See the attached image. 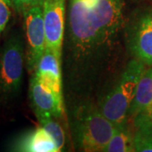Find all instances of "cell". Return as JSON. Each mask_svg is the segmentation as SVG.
<instances>
[{
	"label": "cell",
	"instance_id": "1",
	"mask_svg": "<svg viewBox=\"0 0 152 152\" xmlns=\"http://www.w3.org/2000/svg\"><path fill=\"white\" fill-rule=\"evenodd\" d=\"M124 23L123 0H69L63 51L73 90L91 89L115 65Z\"/></svg>",
	"mask_w": 152,
	"mask_h": 152
},
{
	"label": "cell",
	"instance_id": "2",
	"mask_svg": "<svg viewBox=\"0 0 152 152\" xmlns=\"http://www.w3.org/2000/svg\"><path fill=\"white\" fill-rule=\"evenodd\" d=\"M118 128L99 109L87 104L76 110L72 121L74 141L82 151H103Z\"/></svg>",
	"mask_w": 152,
	"mask_h": 152
},
{
	"label": "cell",
	"instance_id": "3",
	"mask_svg": "<svg viewBox=\"0 0 152 152\" xmlns=\"http://www.w3.org/2000/svg\"><path fill=\"white\" fill-rule=\"evenodd\" d=\"M145 67L136 58L130 60L100 103V112L118 127L129 124L128 114L131 102Z\"/></svg>",
	"mask_w": 152,
	"mask_h": 152
},
{
	"label": "cell",
	"instance_id": "4",
	"mask_svg": "<svg viewBox=\"0 0 152 152\" xmlns=\"http://www.w3.org/2000/svg\"><path fill=\"white\" fill-rule=\"evenodd\" d=\"M25 65V42L20 34L13 33L0 53V96L4 100H10L18 95Z\"/></svg>",
	"mask_w": 152,
	"mask_h": 152
},
{
	"label": "cell",
	"instance_id": "5",
	"mask_svg": "<svg viewBox=\"0 0 152 152\" xmlns=\"http://www.w3.org/2000/svg\"><path fill=\"white\" fill-rule=\"evenodd\" d=\"M43 0L30 6L21 13L25 31L26 67L33 74L46 50V36L43 23Z\"/></svg>",
	"mask_w": 152,
	"mask_h": 152
},
{
	"label": "cell",
	"instance_id": "6",
	"mask_svg": "<svg viewBox=\"0 0 152 152\" xmlns=\"http://www.w3.org/2000/svg\"><path fill=\"white\" fill-rule=\"evenodd\" d=\"M43 23L46 48L62 63L66 26L65 0H43Z\"/></svg>",
	"mask_w": 152,
	"mask_h": 152
},
{
	"label": "cell",
	"instance_id": "7",
	"mask_svg": "<svg viewBox=\"0 0 152 152\" xmlns=\"http://www.w3.org/2000/svg\"><path fill=\"white\" fill-rule=\"evenodd\" d=\"M128 48L134 58L152 66V12L141 15L129 31Z\"/></svg>",
	"mask_w": 152,
	"mask_h": 152
},
{
	"label": "cell",
	"instance_id": "8",
	"mask_svg": "<svg viewBox=\"0 0 152 152\" xmlns=\"http://www.w3.org/2000/svg\"><path fill=\"white\" fill-rule=\"evenodd\" d=\"M128 122L134 128L152 124V66L145 68L131 102Z\"/></svg>",
	"mask_w": 152,
	"mask_h": 152
},
{
	"label": "cell",
	"instance_id": "9",
	"mask_svg": "<svg viewBox=\"0 0 152 152\" xmlns=\"http://www.w3.org/2000/svg\"><path fill=\"white\" fill-rule=\"evenodd\" d=\"M29 98L37 118L49 116L58 119L64 116L63 98L44 87L34 75L30 80Z\"/></svg>",
	"mask_w": 152,
	"mask_h": 152
},
{
	"label": "cell",
	"instance_id": "10",
	"mask_svg": "<svg viewBox=\"0 0 152 152\" xmlns=\"http://www.w3.org/2000/svg\"><path fill=\"white\" fill-rule=\"evenodd\" d=\"M62 63L49 49L46 48L33 75L44 87L63 98Z\"/></svg>",
	"mask_w": 152,
	"mask_h": 152
},
{
	"label": "cell",
	"instance_id": "11",
	"mask_svg": "<svg viewBox=\"0 0 152 152\" xmlns=\"http://www.w3.org/2000/svg\"><path fill=\"white\" fill-rule=\"evenodd\" d=\"M14 151L25 152H58L52 137L42 127L28 131L14 144Z\"/></svg>",
	"mask_w": 152,
	"mask_h": 152
},
{
	"label": "cell",
	"instance_id": "12",
	"mask_svg": "<svg viewBox=\"0 0 152 152\" xmlns=\"http://www.w3.org/2000/svg\"><path fill=\"white\" fill-rule=\"evenodd\" d=\"M104 152H132L134 151V133L129 127V124L119 126L112 136Z\"/></svg>",
	"mask_w": 152,
	"mask_h": 152
},
{
	"label": "cell",
	"instance_id": "13",
	"mask_svg": "<svg viewBox=\"0 0 152 152\" xmlns=\"http://www.w3.org/2000/svg\"><path fill=\"white\" fill-rule=\"evenodd\" d=\"M56 119L57 118L49 117V116H43V117L37 118L38 122L41 125V127H42L49 135L52 137L58 151H62L65 148V133L63 127L60 125L58 122L56 121Z\"/></svg>",
	"mask_w": 152,
	"mask_h": 152
},
{
	"label": "cell",
	"instance_id": "14",
	"mask_svg": "<svg viewBox=\"0 0 152 152\" xmlns=\"http://www.w3.org/2000/svg\"><path fill=\"white\" fill-rule=\"evenodd\" d=\"M134 144L135 151L152 152V124L135 128Z\"/></svg>",
	"mask_w": 152,
	"mask_h": 152
},
{
	"label": "cell",
	"instance_id": "15",
	"mask_svg": "<svg viewBox=\"0 0 152 152\" xmlns=\"http://www.w3.org/2000/svg\"><path fill=\"white\" fill-rule=\"evenodd\" d=\"M12 7L11 0H0V37L10 20Z\"/></svg>",
	"mask_w": 152,
	"mask_h": 152
},
{
	"label": "cell",
	"instance_id": "16",
	"mask_svg": "<svg viewBox=\"0 0 152 152\" xmlns=\"http://www.w3.org/2000/svg\"><path fill=\"white\" fill-rule=\"evenodd\" d=\"M11 1L15 10L18 13L21 14L23 11L26 10L30 6L33 5L42 0H11Z\"/></svg>",
	"mask_w": 152,
	"mask_h": 152
}]
</instances>
